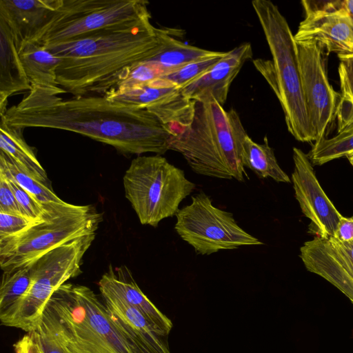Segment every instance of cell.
Returning <instances> with one entry per match:
<instances>
[{
	"label": "cell",
	"mask_w": 353,
	"mask_h": 353,
	"mask_svg": "<svg viewBox=\"0 0 353 353\" xmlns=\"http://www.w3.org/2000/svg\"><path fill=\"white\" fill-rule=\"evenodd\" d=\"M31 85L28 94L0 115L10 126L45 128L78 133L111 145L123 154L170 150L174 136L145 108L114 103L101 95L74 96Z\"/></svg>",
	"instance_id": "6da1fadb"
},
{
	"label": "cell",
	"mask_w": 353,
	"mask_h": 353,
	"mask_svg": "<svg viewBox=\"0 0 353 353\" xmlns=\"http://www.w3.org/2000/svg\"><path fill=\"white\" fill-rule=\"evenodd\" d=\"M159 28L143 19L45 46L60 59L57 83L74 96L89 95L124 69L153 57Z\"/></svg>",
	"instance_id": "7a4b0ae2"
},
{
	"label": "cell",
	"mask_w": 353,
	"mask_h": 353,
	"mask_svg": "<svg viewBox=\"0 0 353 353\" xmlns=\"http://www.w3.org/2000/svg\"><path fill=\"white\" fill-rule=\"evenodd\" d=\"M37 329L65 353H134L103 300L85 285H62L48 301Z\"/></svg>",
	"instance_id": "3957f363"
},
{
	"label": "cell",
	"mask_w": 353,
	"mask_h": 353,
	"mask_svg": "<svg viewBox=\"0 0 353 353\" xmlns=\"http://www.w3.org/2000/svg\"><path fill=\"white\" fill-rule=\"evenodd\" d=\"M247 135L236 110L226 111L212 98L195 101L190 125L172 140L170 150L198 174L244 182L248 176L241 152Z\"/></svg>",
	"instance_id": "277c9868"
},
{
	"label": "cell",
	"mask_w": 353,
	"mask_h": 353,
	"mask_svg": "<svg viewBox=\"0 0 353 353\" xmlns=\"http://www.w3.org/2000/svg\"><path fill=\"white\" fill-rule=\"evenodd\" d=\"M252 6L272 57V61L255 59L254 65L276 95L288 132L297 141L316 142L302 90L297 46L289 24L271 1L254 0Z\"/></svg>",
	"instance_id": "5b68a950"
},
{
	"label": "cell",
	"mask_w": 353,
	"mask_h": 353,
	"mask_svg": "<svg viewBox=\"0 0 353 353\" xmlns=\"http://www.w3.org/2000/svg\"><path fill=\"white\" fill-rule=\"evenodd\" d=\"M43 206L41 221L17 235L0 240L3 271L29 266L59 245L96 233L102 221V214L91 205H77L61 200Z\"/></svg>",
	"instance_id": "8992f818"
},
{
	"label": "cell",
	"mask_w": 353,
	"mask_h": 353,
	"mask_svg": "<svg viewBox=\"0 0 353 353\" xmlns=\"http://www.w3.org/2000/svg\"><path fill=\"white\" fill-rule=\"evenodd\" d=\"M123 183L125 198L140 223L154 228L176 215L181 201L196 188L183 170L159 154L134 158Z\"/></svg>",
	"instance_id": "52a82bcc"
},
{
	"label": "cell",
	"mask_w": 353,
	"mask_h": 353,
	"mask_svg": "<svg viewBox=\"0 0 353 353\" xmlns=\"http://www.w3.org/2000/svg\"><path fill=\"white\" fill-rule=\"evenodd\" d=\"M96 233L82 236L48 252L31 265V283L13 305L0 312L1 324L26 332L34 331L53 294L82 273L81 265Z\"/></svg>",
	"instance_id": "ba28073f"
},
{
	"label": "cell",
	"mask_w": 353,
	"mask_h": 353,
	"mask_svg": "<svg viewBox=\"0 0 353 353\" xmlns=\"http://www.w3.org/2000/svg\"><path fill=\"white\" fill-rule=\"evenodd\" d=\"M145 0H60L32 42L44 46L143 19H150Z\"/></svg>",
	"instance_id": "9c48e42d"
},
{
	"label": "cell",
	"mask_w": 353,
	"mask_h": 353,
	"mask_svg": "<svg viewBox=\"0 0 353 353\" xmlns=\"http://www.w3.org/2000/svg\"><path fill=\"white\" fill-rule=\"evenodd\" d=\"M191 199L190 204L176 214L174 229L197 254L210 255L221 250L263 244L241 228L232 213L214 206L205 192L194 194Z\"/></svg>",
	"instance_id": "30bf717a"
},
{
	"label": "cell",
	"mask_w": 353,
	"mask_h": 353,
	"mask_svg": "<svg viewBox=\"0 0 353 353\" xmlns=\"http://www.w3.org/2000/svg\"><path fill=\"white\" fill-rule=\"evenodd\" d=\"M301 85L316 141L325 138L336 119L341 94L329 82L323 49L312 40L296 41Z\"/></svg>",
	"instance_id": "8fae6325"
},
{
	"label": "cell",
	"mask_w": 353,
	"mask_h": 353,
	"mask_svg": "<svg viewBox=\"0 0 353 353\" xmlns=\"http://www.w3.org/2000/svg\"><path fill=\"white\" fill-rule=\"evenodd\" d=\"M103 96L114 103L148 110L175 134L190 125L194 112L195 101L187 98L181 88L162 77Z\"/></svg>",
	"instance_id": "7c38bea8"
},
{
	"label": "cell",
	"mask_w": 353,
	"mask_h": 353,
	"mask_svg": "<svg viewBox=\"0 0 353 353\" xmlns=\"http://www.w3.org/2000/svg\"><path fill=\"white\" fill-rule=\"evenodd\" d=\"M305 17L294 35L295 41L312 40L327 52L353 54V19L343 1H301Z\"/></svg>",
	"instance_id": "4fadbf2b"
},
{
	"label": "cell",
	"mask_w": 353,
	"mask_h": 353,
	"mask_svg": "<svg viewBox=\"0 0 353 353\" xmlns=\"http://www.w3.org/2000/svg\"><path fill=\"white\" fill-rule=\"evenodd\" d=\"M292 157L294 168L291 179L295 198L303 214L311 220L316 236L328 239L334 236L343 216L320 185L307 154L294 148Z\"/></svg>",
	"instance_id": "5bb4252c"
},
{
	"label": "cell",
	"mask_w": 353,
	"mask_h": 353,
	"mask_svg": "<svg viewBox=\"0 0 353 353\" xmlns=\"http://www.w3.org/2000/svg\"><path fill=\"white\" fill-rule=\"evenodd\" d=\"M110 316L134 353H170L167 340L145 316L114 292L99 288Z\"/></svg>",
	"instance_id": "9a60e30c"
},
{
	"label": "cell",
	"mask_w": 353,
	"mask_h": 353,
	"mask_svg": "<svg viewBox=\"0 0 353 353\" xmlns=\"http://www.w3.org/2000/svg\"><path fill=\"white\" fill-rule=\"evenodd\" d=\"M252 57L250 43H243L225 52L205 74L181 88L183 94L192 101H203L212 98L223 105L232 82Z\"/></svg>",
	"instance_id": "2e32d148"
},
{
	"label": "cell",
	"mask_w": 353,
	"mask_h": 353,
	"mask_svg": "<svg viewBox=\"0 0 353 353\" xmlns=\"http://www.w3.org/2000/svg\"><path fill=\"white\" fill-rule=\"evenodd\" d=\"M60 0H0V19L10 29L17 47L32 41L47 25Z\"/></svg>",
	"instance_id": "e0dca14e"
},
{
	"label": "cell",
	"mask_w": 353,
	"mask_h": 353,
	"mask_svg": "<svg viewBox=\"0 0 353 353\" xmlns=\"http://www.w3.org/2000/svg\"><path fill=\"white\" fill-rule=\"evenodd\" d=\"M98 284L139 311L161 336L167 337L170 334L172 321L142 292L128 267L110 265Z\"/></svg>",
	"instance_id": "ac0fdd59"
},
{
	"label": "cell",
	"mask_w": 353,
	"mask_h": 353,
	"mask_svg": "<svg viewBox=\"0 0 353 353\" xmlns=\"http://www.w3.org/2000/svg\"><path fill=\"white\" fill-rule=\"evenodd\" d=\"M30 87L13 34L8 25L0 19V115L8 109L10 97L29 90Z\"/></svg>",
	"instance_id": "d6986e66"
},
{
	"label": "cell",
	"mask_w": 353,
	"mask_h": 353,
	"mask_svg": "<svg viewBox=\"0 0 353 353\" xmlns=\"http://www.w3.org/2000/svg\"><path fill=\"white\" fill-rule=\"evenodd\" d=\"M19 54L31 85L65 93L57 83V71L61 61L59 57L44 46L32 41L23 43L19 49Z\"/></svg>",
	"instance_id": "ffe728a7"
},
{
	"label": "cell",
	"mask_w": 353,
	"mask_h": 353,
	"mask_svg": "<svg viewBox=\"0 0 353 353\" xmlns=\"http://www.w3.org/2000/svg\"><path fill=\"white\" fill-rule=\"evenodd\" d=\"M23 129L10 126L0 118V152L35 179L50 183L36 152L24 139Z\"/></svg>",
	"instance_id": "44dd1931"
},
{
	"label": "cell",
	"mask_w": 353,
	"mask_h": 353,
	"mask_svg": "<svg viewBox=\"0 0 353 353\" xmlns=\"http://www.w3.org/2000/svg\"><path fill=\"white\" fill-rule=\"evenodd\" d=\"M174 34V30L159 28V45L153 57L148 59L158 63L168 73L189 63L215 57L221 52L186 44L176 39Z\"/></svg>",
	"instance_id": "7402d4cb"
},
{
	"label": "cell",
	"mask_w": 353,
	"mask_h": 353,
	"mask_svg": "<svg viewBox=\"0 0 353 353\" xmlns=\"http://www.w3.org/2000/svg\"><path fill=\"white\" fill-rule=\"evenodd\" d=\"M241 159L245 168L252 170L259 178H271L276 182H291L279 166L267 137H265L264 143L260 144L247 135L243 142Z\"/></svg>",
	"instance_id": "603a6c76"
},
{
	"label": "cell",
	"mask_w": 353,
	"mask_h": 353,
	"mask_svg": "<svg viewBox=\"0 0 353 353\" xmlns=\"http://www.w3.org/2000/svg\"><path fill=\"white\" fill-rule=\"evenodd\" d=\"M0 173L17 183L42 204L61 201L52 190L51 183H43L32 176L1 152Z\"/></svg>",
	"instance_id": "cb8c5ba5"
},
{
	"label": "cell",
	"mask_w": 353,
	"mask_h": 353,
	"mask_svg": "<svg viewBox=\"0 0 353 353\" xmlns=\"http://www.w3.org/2000/svg\"><path fill=\"white\" fill-rule=\"evenodd\" d=\"M353 152V129L338 132L332 138L314 142L307 154L312 165H321Z\"/></svg>",
	"instance_id": "d4e9b609"
},
{
	"label": "cell",
	"mask_w": 353,
	"mask_h": 353,
	"mask_svg": "<svg viewBox=\"0 0 353 353\" xmlns=\"http://www.w3.org/2000/svg\"><path fill=\"white\" fill-rule=\"evenodd\" d=\"M31 283L30 267L3 271L0 286V312L16 303L28 290Z\"/></svg>",
	"instance_id": "484cf974"
},
{
	"label": "cell",
	"mask_w": 353,
	"mask_h": 353,
	"mask_svg": "<svg viewBox=\"0 0 353 353\" xmlns=\"http://www.w3.org/2000/svg\"><path fill=\"white\" fill-rule=\"evenodd\" d=\"M221 52L217 56L189 63L165 74L162 78L182 88L205 74L224 54Z\"/></svg>",
	"instance_id": "4316f807"
},
{
	"label": "cell",
	"mask_w": 353,
	"mask_h": 353,
	"mask_svg": "<svg viewBox=\"0 0 353 353\" xmlns=\"http://www.w3.org/2000/svg\"><path fill=\"white\" fill-rule=\"evenodd\" d=\"M43 217V216H42ZM25 216L0 213V240L17 235L42 220Z\"/></svg>",
	"instance_id": "83f0119b"
},
{
	"label": "cell",
	"mask_w": 353,
	"mask_h": 353,
	"mask_svg": "<svg viewBox=\"0 0 353 353\" xmlns=\"http://www.w3.org/2000/svg\"><path fill=\"white\" fill-rule=\"evenodd\" d=\"M8 180L14 194L18 205L24 215L32 219L41 218L44 212L43 204L37 201L17 183L9 179Z\"/></svg>",
	"instance_id": "f1b7e54d"
},
{
	"label": "cell",
	"mask_w": 353,
	"mask_h": 353,
	"mask_svg": "<svg viewBox=\"0 0 353 353\" xmlns=\"http://www.w3.org/2000/svg\"><path fill=\"white\" fill-rule=\"evenodd\" d=\"M341 96L353 99V54L339 55Z\"/></svg>",
	"instance_id": "f546056e"
},
{
	"label": "cell",
	"mask_w": 353,
	"mask_h": 353,
	"mask_svg": "<svg viewBox=\"0 0 353 353\" xmlns=\"http://www.w3.org/2000/svg\"><path fill=\"white\" fill-rule=\"evenodd\" d=\"M0 213L25 216L18 205L7 177L1 173H0Z\"/></svg>",
	"instance_id": "4dcf8cb0"
},
{
	"label": "cell",
	"mask_w": 353,
	"mask_h": 353,
	"mask_svg": "<svg viewBox=\"0 0 353 353\" xmlns=\"http://www.w3.org/2000/svg\"><path fill=\"white\" fill-rule=\"evenodd\" d=\"M337 133L353 129V99L341 97L336 114Z\"/></svg>",
	"instance_id": "1f68e13d"
},
{
	"label": "cell",
	"mask_w": 353,
	"mask_h": 353,
	"mask_svg": "<svg viewBox=\"0 0 353 353\" xmlns=\"http://www.w3.org/2000/svg\"><path fill=\"white\" fill-rule=\"evenodd\" d=\"M14 353H41L40 345L34 332H27L13 345Z\"/></svg>",
	"instance_id": "d6a6232c"
},
{
	"label": "cell",
	"mask_w": 353,
	"mask_h": 353,
	"mask_svg": "<svg viewBox=\"0 0 353 353\" xmlns=\"http://www.w3.org/2000/svg\"><path fill=\"white\" fill-rule=\"evenodd\" d=\"M327 240L353 271V240L341 241L334 236L330 237Z\"/></svg>",
	"instance_id": "836d02e7"
},
{
	"label": "cell",
	"mask_w": 353,
	"mask_h": 353,
	"mask_svg": "<svg viewBox=\"0 0 353 353\" xmlns=\"http://www.w3.org/2000/svg\"><path fill=\"white\" fill-rule=\"evenodd\" d=\"M334 237L341 241L353 240V216H342L335 231Z\"/></svg>",
	"instance_id": "e575fe53"
},
{
	"label": "cell",
	"mask_w": 353,
	"mask_h": 353,
	"mask_svg": "<svg viewBox=\"0 0 353 353\" xmlns=\"http://www.w3.org/2000/svg\"><path fill=\"white\" fill-rule=\"evenodd\" d=\"M344 6L353 19V0L343 1Z\"/></svg>",
	"instance_id": "d590c367"
},
{
	"label": "cell",
	"mask_w": 353,
	"mask_h": 353,
	"mask_svg": "<svg viewBox=\"0 0 353 353\" xmlns=\"http://www.w3.org/2000/svg\"><path fill=\"white\" fill-rule=\"evenodd\" d=\"M348 159V161H350V164L353 166V152L348 154L347 157H346Z\"/></svg>",
	"instance_id": "8d00e7d4"
}]
</instances>
